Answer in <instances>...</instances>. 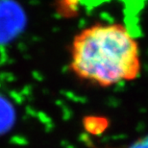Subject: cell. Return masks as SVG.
Returning <instances> with one entry per match:
<instances>
[{
    "label": "cell",
    "mask_w": 148,
    "mask_h": 148,
    "mask_svg": "<svg viewBox=\"0 0 148 148\" xmlns=\"http://www.w3.org/2000/svg\"><path fill=\"white\" fill-rule=\"evenodd\" d=\"M69 69L76 78L99 88L133 82L143 71L140 43L122 23H93L73 38Z\"/></svg>",
    "instance_id": "1"
},
{
    "label": "cell",
    "mask_w": 148,
    "mask_h": 148,
    "mask_svg": "<svg viewBox=\"0 0 148 148\" xmlns=\"http://www.w3.org/2000/svg\"><path fill=\"white\" fill-rule=\"evenodd\" d=\"M22 12L12 1H0V40L16 34L22 26Z\"/></svg>",
    "instance_id": "2"
},
{
    "label": "cell",
    "mask_w": 148,
    "mask_h": 148,
    "mask_svg": "<svg viewBox=\"0 0 148 148\" xmlns=\"http://www.w3.org/2000/svg\"><path fill=\"white\" fill-rule=\"evenodd\" d=\"M14 120V111L6 101L0 97V133L7 130Z\"/></svg>",
    "instance_id": "3"
},
{
    "label": "cell",
    "mask_w": 148,
    "mask_h": 148,
    "mask_svg": "<svg viewBox=\"0 0 148 148\" xmlns=\"http://www.w3.org/2000/svg\"><path fill=\"white\" fill-rule=\"evenodd\" d=\"M128 148H148V134L134 141Z\"/></svg>",
    "instance_id": "4"
}]
</instances>
